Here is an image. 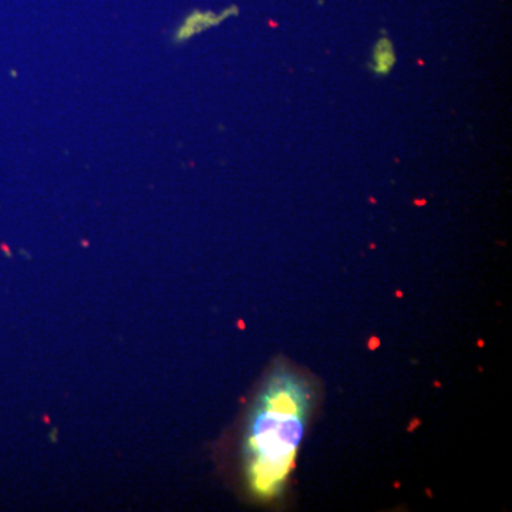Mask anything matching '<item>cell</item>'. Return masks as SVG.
Wrapping results in <instances>:
<instances>
[{"label": "cell", "mask_w": 512, "mask_h": 512, "mask_svg": "<svg viewBox=\"0 0 512 512\" xmlns=\"http://www.w3.org/2000/svg\"><path fill=\"white\" fill-rule=\"evenodd\" d=\"M311 407V392L291 370H278L266 383L247 437L248 480L258 497L281 494L295 464Z\"/></svg>", "instance_id": "1"}, {"label": "cell", "mask_w": 512, "mask_h": 512, "mask_svg": "<svg viewBox=\"0 0 512 512\" xmlns=\"http://www.w3.org/2000/svg\"><path fill=\"white\" fill-rule=\"evenodd\" d=\"M396 66V50L389 37H380L372 52L370 69L376 76H387Z\"/></svg>", "instance_id": "2"}]
</instances>
